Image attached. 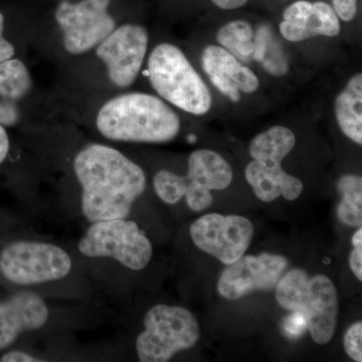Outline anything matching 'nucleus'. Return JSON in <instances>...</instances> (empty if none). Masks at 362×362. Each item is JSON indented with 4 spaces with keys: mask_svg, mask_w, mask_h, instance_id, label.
I'll return each instance as SVG.
<instances>
[{
    "mask_svg": "<svg viewBox=\"0 0 362 362\" xmlns=\"http://www.w3.org/2000/svg\"><path fill=\"white\" fill-rule=\"evenodd\" d=\"M73 166L81 187V214L90 223L129 218L146 188L143 169L107 145H88L78 152Z\"/></svg>",
    "mask_w": 362,
    "mask_h": 362,
    "instance_id": "nucleus-1",
    "label": "nucleus"
},
{
    "mask_svg": "<svg viewBox=\"0 0 362 362\" xmlns=\"http://www.w3.org/2000/svg\"><path fill=\"white\" fill-rule=\"evenodd\" d=\"M97 128L113 141L165 143L180 133V120L158 98L131 93L114 98L102 107Z\"/></svg>",
    "mask_w": 362,
    "mask_h": 362,
    "instance_id": "nucleus-2",
    "label": "nucleus"
},
{
    "mask_svg": "<svg viewBox=\"0 0 362 362\" xmlns=\"http://www.w3.org/2000/svg\"><path fill=\"white\" fill-rule=\"evenodd\" d=\"M276 300L286 310L306 317L317 344H327L334 337L339 300L337 288L327 276L310 278L302 269H293L276 285Z\"/></svg>",
    "mask_w": 362,
    "mask_h": 362,
    "instance_id": "nucleus-3",
    "label": "nucleus"
},
{
    "mask_svg": "<svg viewBox=\"0 0 362 362\" xmlns=\"http://www.w3.org/2000/svg\"><path fill=\"white\" fill-rule=\"evenodd\" d=\"M152 87L163 99L183 111L204 115L211 109V92L178 47L157 45L148 61Z\"/></svg>",
    "mask_w": 362,
    "mask_h": 362,
    "instance_id": "nucleus-4",
    "label": "nucleus"
},
{
    "mask_svg": "<svg viewBox=\"0 0 362 362\" xmlns=\"http://www.w3.org/2000/svg\"><path fill=\"white\" fill-rule=\"evenodd\" d=\"M144 329L136 338L135 349L141 362H166L190 349L201 337L197 317L185 307L156 304L144 317Z\"/></svg>",
    "mask_w": 362,
    "mask_h": 362,
    "instance_id": "nucleus-5",
    "label": "nucleus"
},
{
    "mask_svg": "<svg viewBox=\"0 0 362 362\" xmlns=\"http://www.w3.org/2000/svg\"><path fill=\"white\" fill-rule=\"evenodd\" d=\"M77 247L85 258L113 259L132 271L146 268L153 255L149 238L129 218L90 223Z\"/></svg>",
    "mask_w": 362,
    "mask_h": 362,
    "instance_id": "nucleus-6",
    "label": "nucleus"
},
{
    "mask_svg": "<svg viewBox=\"0 0 362 362\" xmlns=\"http://www.w3.org/2000/svg\"><path fill=\"white\" fill-rule=\"evenodd\" d=\"M73 259L58 245L39 240H18L0 254V273L21 286H37L63 280L73 270Z\"/></svg>",
    "mask_w": 362,
    "mask_h": 362,
    "instance_id": "nucleus-7",
    "label": "nucleus"
},
{
    "mask_svg": "<svg viewBox=\"0 0 362 362\" xmlns=\"http://www.w3.org/2000/svg\"><path fill=\"white\" fill-rule=\"evenodd\" d=\"M254 233L252 221L235 214H204L189 228L195 246L226 266L246 254Z\"/></svg>",
    "mask_w": 362,
    "mask_h": 362,
    "instance_id": "nucleus-8",
    "label": "nucleus"
},
{
    "mask_svg": "<svg viewBox=\"0 0 362 362\" xmlns=\"http://www.w3.org/2000/svg\"><path fill=\"white\" fill-rule=\"evenodd\" d=\"M111 0H83L78 4L63 1L56 20L63 32L66 51L80 54L90 51L114 30L115 21L109 13Z\"/></svg>",
    "mask_w": 362,
    "mask_h": 362,
    "instance_id": "nucleus-9",
    "label": "nucleus"
},
{
    "mask_svg": "<svg viewBox=\"0 0 362 362\" xmlns=\"http://www.w3.org/2000/svg\"><path fill=\"white\" fill-rule=\"evenodd\" d=\"M288 267L281 255L262 252L259 256H243L228 265L218 281V291L228 300H238L259 290H271Z\"/></svg>",
    "mask_w": 362,
    "mask_h": 362,
    "instance_id": "nucleus-10",
    "label": "nucleus"
},
{
    "mask_svg": "<svg viewBox=\"0 0 362 362\" xmlns=\"http://www.w3.org/2000/svg\"><path fill=\"white\" fill-rule=\"evenodd\" d=\"M148 45V35L142 26L125 25L114 30L99 45L97 56L108 69L117 87H129L141 69Z\"/></svg>",
    "mask_w": 362,
    "mask_h": 362,
    "instance_id": "nucleus-11",
    "label": "nucleus"
},
{
    "mask_svg": "<svg viewBox=\"0 0 362 362\" xmlns=\"http://www.w3.org/2000/svg\"><path fill=\"white\" fill-rule=\"evenodd\" d=\"M49 319V306L37 293H16L0 302V350L11 346L23 333L42 329Z\"/></svg>",
    "mask_w": 362,
    "mask_h": 362,
    "instance_id": "nucleus-12",
    "label": "nucleus"
},
{
    "mask_svg": "<svg viewBox=\"0 0 362 362\" xmlns=\"http://www.w3.org/2000/svg\"><path fill=\"white\" fill-rule=\"evenodd\" d=\"M280 32L289 42H302L324 35L335 37L340 33L339 18L333 7L325 2L297 1L286 8Z\"/></svg>",
    "mask_w": 362,
    "mask_h": 362,
    "instance_id": "nucleus-13",
    "label": "nucleus"
},
{
    "mask_svg": "<svg viewBox=\"0 0 362 362\" xmlns=\"http://www.w3.org/2000/svg\"><path fill=\"white\" fill-rule=\"evenodd\" d=\"M202 62L211 83L233 102L240 101V92L250 94L258 90L259 81L254 71L223 47L209 45L202 54Z\"/></svg>",
    "mask_w": 362,
    "mask_h": 362,
    "instance_id": "nucleus-14",
    "label": "nucleus"
},
{
    "mask_svg": "<svg viewBox=\"0 0 362 362\" xmlns=\"http://www.w3.org/2000/svg\"><path fill=\"white\" fill-rule=\"evenodd\" d=\"M245 176L254 194L264 202L276 201L280 197L296 201L303 192L302 181L288 175L279 162L254 159L247 164Z\"/></svg>",
    "mask_w": 362,
    "mask_h": 362,
    "instance_id": "nucleus-15",
    "label": "nucleus"
},
{
    "mask_svg": "<svg viewBox=\"0 0 362 362\" xmlns=\"http://www.w3.org/2000/svg\"><path fill=\"white\" fill-rule=\"evenodd\" d=\"M32 78L25 64L9 59L0 63V125L13 126L20 119L16 103L30 92Z\"/></svg>",
    "mask_w": 362,
    "mask_h": 362,
    "instance_id": "nucleus-16",
    "label": "nucleus"
},
{
    "mask_svg": "<svg viewBox=\"0 0 362 362\" xmlns=\"http://www.w3.org/2000/svg\"><path fill=\"white\" fill-rule=\"evenodd\" d=\"M187 177L209 190H223L230 187L233 170L220 154L209 149L192 152L188 158Z\"/></svg>",
    "mask_w": 362,
    "mask_h": 362,
    "instance_id": "nucleus-17",
    "label": "nucleus"
},
{
    "mask_svg": "<svg viewBox=\"0 0 362 362\" xmlns=\"http://www.w3.org/2000/svg\"><path fill=\"white\" fill-rule=\"evenodd\" d=\"M362 76L352 77L335 102L340 129L357 144H362Z\"/></svg>",
    "mask_w": 362,
    "mask_h": 362,
    "instance_id": "nucleus-18",
    "label": "nucleus"
},
{
    "mask_svg": "<svg viewBox=\"0 0 362 362\" xmlns=\"http://www.w3.org/2000/svg\"><path fill=\"white\" fill-rule=\"evenodd\" d=\"M295 143L296 139L291 130L275 126L252 140L250 154L256 160L282 163L283 159L294 148Z\"/></svg>",
    "mask_w": 362,
    "mask_h": 362,
    "instance_id": "nucleus-19",
    "label": "nucleus"
},
{
    "mask_svg": "<svg viewBox=\"0 0 362 362\" xmlns=\"http://www.w3.org/2000/svg\"><path fill=\"white\" fill-rule=\"evenodd\" d=\"M252 59L259 62L271 75L283 76L287 73L284 52L268 26H259L255 35Z\"/></svg>",
    "mask_w": 362,
    "mask_h": 362,
    "instance_id": "nucleus-20",
    "label": "nucleus"
},
{
    "mask_svg": "<svg viewBox=\"0 0 362 362\" xmlns=\"http://www.w3.org/2000/svg\"><path fill=\"white\" fill-rule=\"evenodd\" d=\"M341 201L337 206V216L344 225L359 228L362 225V178L349 175L338 181Z\"/></svg>",
    "mask_w": 362,
    "mask_h": 362,
    "instance_id": "nucleus-21",
    "label": "nucleus"
},
{
    "mask_svg": "<svg viewBox=\"0 0 362 362\" xmlns=\"http://www.w3.org/2000/svg\"><path fill=\"white\" fill-rule=\"evenodd\" d=\"M218 42L226 49L244 62L252 59L255 33L246 21H233L218 30Z\"/></svg>",
    "mask_w": 362,
    "mask_h": 362,
    "instance_id": "nucleus-22",
    "label": "nucleus"
},
{
    "mask_svg": "<svg viewBox=\"0 0 362 362\" xmlns=\"http://www.w3.org/2000/svg\"><path fill=\"white\" fill-rule=\"evenodd\" d=\"M343 345L347 356L356 362L362 361V322L352 324L345 332Z\"/></svg>",
    "mask_w": 362,
    "mask_h": 362,
    "instance_id": "nucleus-23",
    "label": "nucleus"
},
{
    "mask_svg": "<svg viewBox=\"0 0 362 362\" xmlns=\"http://www.w3.org/2000/svg\"><path fill=\"white\" fill-rule=\"evenodd\" d=\"M358 0H332L333 9L337 16L344 21L356 18Z\"/></svg>",
    "mask_w": 362,
    "mask_h": 362,
    "instance_id": "nucleus-24",
    "label": "nucleus"
},
{
    "mask_svg": "<svg viewBox=\"0 0 362 362\" xmlns=\"http://www.w3.org/2000/svg\"><path fill=\"white\" fill-rule=\"evenodd\" d=\"M2 362H42L45 359L23 351V350H13V351L6 352L0 358Z\"/></svg>",
    "mask_w": 362,
    "mask_h": 362,
    "instance_id": "nucleus-25",
    "label": "nucleus"
},
{
    "mask_svg": "<svg viewBox=\"0 0 362 362\" xmlns=\"http://www.w3.org/2000/svg\"><path fill=\"white\" fill-rule=\"evenodd\" d=\"M4 14L0 13V63L13 59L16 49L11 42H7L4 37Z\"/></svg>",
    "mask_w": 362,
    "mask_h": 362,
    "instance_id": "nucleus-26",
    "label": "nucleus"
},
{
    "mask_svg": "<svg viewBox=\"0 0 362 362\" xmlns=\"http://www.w3.org/2000/svg\"><path fill=\"white\" fill-rule=\"evenodd\" d=\"M349 267L352 273L358 279L359 282L362 281V245L354 246V249L349 255Z\"/></svg>",
    "mask_w": 362,
    "mask_h": 362,
    "instance_id": "nucleus-27",
    "label": "nucleus"
},
{
    "mask_svg": "<svg viewBox=\"0 0 362 362\" xmlns=\"http://www.w3.org/2000/svg\"><path fill=\"white\" fill-rule=\"evenodd\" d=\"M9 147H11V144H9L8 135H7L6 129L0 125V164L6 160L8 156Z\"/></svg>",
    "mask_w": 362,
    "mask_h": 362,
    "instance_id": "nucleus-28",
    "label": "nucleus"
},
{
    "mask_svg": "<svg viewBox=\"0 0 362 362\" xmlns=\"http://www.w3.org/2000/svg\"><path fill=\"white\" fill-rule=\"evenodd\" d=\"M211 1L220 8L230 11V9H237L244 6L247 0H211Z\"/></svg>",
    "mask_w": 362,
    "mask_h": 362,
    "instance_id": "nucleus-29",
    "label": "nucleus"
},
{
    "mask_svg": "<svg viewBox=\"0 0 362 362\" xmlns=\"http://www.w3.org/2000/svg\"><path fill=\"white\" fill-rule=\"evenodd\" d=\"M195 140H197V137H195L194 135L189 136V137H188V141L194 142Z\"/></svg>",
    "mask_w": 362,
    "mask_h": 362,
    "instance_id": "nucleus-30",
    "label": "nucleus"
}]
</instances>
